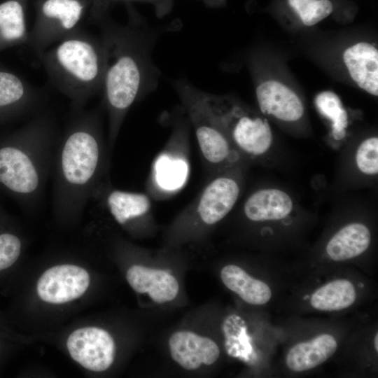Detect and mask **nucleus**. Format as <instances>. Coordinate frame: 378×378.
<instances>
[{
    "instance_id": "26",
    "label": "nucleus",
    "mask_w": 378,
    "mask_h": 378,
    "mask_svg": "<svg viewBox=\"0 0 378 378\" xmlns=\"http://www.w3.org/2000/svg\"><path fill=\"white\" fill-rule=\"evenodd\" d=\"M22 251L20 237L9 232H0V271L12 266Z\"/></svg>"
},
{
    "instance_id": "21",
    "label": "nucleus",
    "mask_w": 378,
    "mask_h": 378,
    "mask_svg": "<svg viewBox=\"0 0 378 378\" xmlns=\"http://www.w3.org/2000/svg\"><path fill=\"white\" fill-rule=\"evenodd\" d=\"M220 278L228 289L248 304L262 305L271 299L270 286L264 281L252 277L237 265H225L220 271Z\"/></svg>"
},
{
    "instance_id": "29",
    "label": "nucleus",
    "mask_w": 378,
    "mask_h": 378,
    "mask_svg": "<svg viewBox=\"0 0 378 378\" xmlns=\"http://www.w3.org/2000/svg\"><path fill=\"white\" fill-rule=\"evenodd\" d=\"M374 346L376 351H378V335L376 333L374 337Z\"/></svg>"
},
{
    "instance_id": "23",
    "label": "nucleus",
    "mask_w": 378,
    "mask_h": 378,
    "mask_svg": "<svg viewBox=\"0 0 378 378\" xmlns=\"http://www.w3.org/2000/svg\"><path fill=\"white\" fill-rule=\"evenodd\" d=\"M188 172L187 162L181 158L164 153L155 164V178L160 188L176 190L184 183Z\"/></svg>"
},
{
    "instance_id": "9",
    "label": "nucleus",
    "mask_w": 378,
    "mask_h": 378,
    "mask_svg": "<svg viewBox=\"0 0 378 378\" xmlns=\"http://www.w3.org/2000/svg\"><path fill=\"white\" fill-rule=\"evenodd\" d=\"M90 281V275L84 268L72 264L57 265L40 276L36 292L44 302L64 304L83 295Z\"/></svg>"
},
{
    "instance_id": "27",
    "label": "nucleus",
    "mask_w": 378,
    "mask_h": 378,
    "mask_svg": "<svg viewBox=\"0 0 378 378\" xmlns=\"http://www.w3.org/2000/svg\"><path fill=\"white\" fill-rule=\"evenodd\" d=\"M332 11V3L328 0H315L300 16L307 26L314 25L328 16Z\"/></svg>"
},
{
    "instance_id": "11",
    "label": "nucleus",
    "mask_w": 378,
    "mask_h": 378,
    "mask_svg": "<svg viewBox=\"0 0 378 378\" xmlns=\"http://www.w3.org/2000/svg\"><path fill=\"white\" fill-rule=\"evenodd\" d=\"M41 93L16 74L0 69V123L35 110Z\"/></svg>"
},
{
    "instance_id": "3",
    "label": "nucleus",
    "mask_w": 378,
    "mask_h": 378,
    "mask_svg": "<svg viewBox=\"0 0 378 378\" xmlns=\"http://www.w3.org/2000/svg\"><path fill=\"white\" fill-rule=\"evenodd\" d=\"M58 138L48 113L0 138V190L21 206L36 207L40 202Z\"/></svg>"
},
{
    "instance_id": "7",
    "label": "nucleus",
    "mask_w": 378,
    "mask_h": 378,
    "mask_svg": "<svg viewBox=\"0 0 378 378\" xmlns=\"http://www.w3.org/2000/svg\"><path fill=\"white\" fill-rule=\"evenodd\" d=\"M194 127L202 155L208 164L220 167L237 159V152L220 127L201 104L197 88L185 80L174 84Z\"/></svg>"
},
{
    "instance_id": "24",
    "label": "nucleus",
    "mask_w": 378,
    "mask_h": 378,
    "mask_svg": "<svg viewBox=\"0 0 378 378\" xmlns=\"http://www.w3.org/2000/svg\"><path fill=\"white\" fill-rule=\"evenodd\" d=\"M315 103L319 112L331 120L335 139H342L345 135L348 117L340 98L334 92L326 91L316 96Z\"/></svg>"
},
{
    "instance_id": "12",
    "label": "nucleus",
    "mask_w": 378,
    "mask_h": 378,
    "mask_svg": "<svg viewBox=\"0 0 378 378\" xmlns=\"http://www.w3.org/2000/svg\"><path fill=\"white\" fill-rule=\"evenodd\" d=\"M172 358L186 370H195L202 364L210 365L219 357L220 349L209 337L190 331H178L169 340Z\"/></svg>"
},
{
    "instance_id": "5",
    "label": "nucleus",
    "mask_w": 378,
    "mask_h": 378,
    "mask_svg": "<svg viewBox=\"0 0 378 378\" xmlns=\"http://www.w3.org/2000/svg\"><path fill=\"white\" fill-rule=\"evenodd\" d=\"M197 95L205 110L239 149L254 156L268 150L272 133L266 120L251 115L227 98L199 89Z\"/></svg>"
},
{
    "instance_id": "18",
    "label": "nucleus",
    "mask_w": 378,
    "mask_h": 378,
    "mask_svg": "<svg viewBox=\"0 0 378 378\" xmlns=\"http://www.w3.org/2000/svg\"><path fill=\"white\" fill-rule=\"evenodd\" d=\"M293 209L290 197L275 188L259 190L246 201L244 211L252 221L277 220L286 217Z\"/></svg>"
},
{
    "instance_id": "1",
    "label": "nucleus",
    "mask_w": 378,
    "mask_h": 378,
    "mask_svg": "<svg viewBox=\"0 0 378 378\" xmlns=\"http://www.w3.org/2000/svg\"><path fill=\"white\" fill-rule=\"evenodd\" d=\"M74 111L55 148L52 207L64 220L81 215L105 183L106 148L97 109Z\"/></svg>"
},
{
    "instance_id": "6",
    "label": "nucleus",
    "mask_w": 378,
    "mask_h": 378,
    "mask_svg": "<svg viewBox=\"0 0 378 378\" xmlns=\"http://www.w3.org/2000/svg\"><path fill=\"white\" fill-rule=\"evenodd\" d=\"M90 0H34L36 17L28 44L37 55L80 28Z\"/></svg>"
},
{
    "instance_id": "31",
    "label": "nucleus",
    "mask_w": 378,
    "mask_h": 378,
    "mask_svg": "<svg viewBox=\"0 0 378 378\" xmlns=\"http://www.w3.org/2000/svg\"><path fill=\"white\" fill-rule=\"evenodd\" d=\"M101 1V0H92L91 2H92V3H93V2H98V1Z\"/></svg>"
},
{
    "instance_id": "4",
    "label": "nucleus",
    "mask_w": 378,
    "mask_h": 378,
    "mask_svg": "<svg viewBox=\"0 0 378 378\" xmlns=\"http://www.w3.org/2000/svg\"><path fill=\"white\" fill-rule=\"evenodd\" d=\"M38 56L51 83L70 100L73 111L83 109L101 92L107 52L100 36L80 27Z\"/></svg>"
},
{
    "instance_id": "30",
    "label": "nucleus",
    "mask_w": 378,
    "mask_h": 378,
    "mask_svg": "<svg viewBox=\"0 0 378 378\" xmlns=\"http://www.w3.org/2000/svg\"><path fill=\"white\" fill-rule=\"evenodd\" d=\"M1 207H2V206H1V202H0V215H2V214H3Z\"/></svg>"
},
{
    "instance_id": "8",
    "label": "nucleus",
    "mask_w": 378,
    "mask_h": 378,
    "mask_svg": "<svg viewBox=\"0 0 378 378\" xmlns=\"http://www.w3.org/2000/svg\"><path fill=\"white\" fill-rule=\"evenodd\" d=\"M66 347L71 358L83 368L102 372L113 363L115 346L111 335L97 327H85L70 334Z\"/></svg>"
},
{
    "instance_id": "28",
    "label": "nucleus",
    "mask_w": 378,
    "mask_h": 378,
    "mask_svg": "<svg viewBox=\"0 0 378 378\" xmlns=\"http://www.w3.org/2000/svg\"><path fill=\"white\" fill-rule=\"evenodd\" d=\"M315 0H288L290 6L300 16L306 10L307 6Z\"/></svg>"
},
{
    "instance_id": "13",
    "label": "nucleus",
    "mask_w": 378,
    "mask_h": 378,
    "mask_svg": "<svg viewBox=\"0 0 378 378\" xmlns=\"http://www.w3.org/2000/svg\"><path fill=\"white\" fill-rule=\"evenodd\" d=\"M256 97L261 111L284 121H296L303 115L298 96L283 83L267 80L258 85Z\"/></svg>"
},
{
    "instance_id": "15",
    "label": "nucleus",
    "mask_w": 378,
    "mask_h": 378,
    "mask_svg": "<svg viewBox=\"0 0 378 378\" xmlns=\"http://www.w3.org/2000/svg\"><path fill=\"white\" fill-rule=\"evenodd\" d=\"M130 286L139 293H147L157 303L173 300L178 292L176 278L167 271L134 265L126 274Z\"/></svg>"
},
{
    "instance_id": "17",
    "label": "nucleus",
    "mask_w": 378,
    "mask_h": 378,
    "mask_svg": "<svg viewBox=\"0 0 378 378\" xmlns=\"http://www.w3.org/2000/svg\"><path fill=\"white\" fill-rule=\"evenodd\" d=\"M337 348L335 338L332 335L323 333L294 345L286 355V364L293 372H304L324 363Z\"/></svg>"
},
{
    "instance_id": "16",
    "label": "nucleus",
    "mask_w": 378,
    "mask_h": 378,
    "mask_svg": "<svg viewBox=\"0 0 378 378\" xmlns=\"http://www.w3.org/2000/svg\"><path fill=\"white\" fill-rule=\"evenodd\" d=\"M343 60L354 81L360 88L377 96V49L369 43L360 42L344 51Z\"/></svg>"
},
{
    "instance_id": "20",
    "label": "nucleus",
    "mask_w": 378,
    "mask_h": 378,
    "mask_svg": "<svg viewBox=\"0 0 378 378\" xmlns=\"http://www.w3.org/2000/svg\"><path fill=\"white\" fill-rule=\"evenodd\" d=\"M371 234L367 226L360 223L348 224L329 240L326 251L330 259L344 261L363 253L369 247Z\"/></svg>"
},
{
    "instance_id": "10",
    "label": "nucleus",
    "mask_w": 378,
    "mask_h": 378,
    "mask_svg": "<svg viewBox=\"0 0 378 378\" xmlns=\"http://www.w3.org/2000/svg\"><path fill=\"white\" fill-rule=\"evenodd\" d=\"M240 192L232 177L220 176L212 179L190 206L198 219L207 225L221 220L233 208Z\"/></svg>"
},
{
    "instance_id": "19",
    "label": "nucleus",
    "mask_w": 378,
    "mask_h": 378,
    "mask_svg": "<svg viewBox=\"0 0 378 378\" xmlns=\"http://www.w3.org/2000/svg\"><path fill=\"white\" fill-rule=\"evenodd\" d=\"M28 0H5L0 3V52L29 43L26 8Z\"/></svg>"
},
{
    "instance_id": "22",
    "label": "nucleus",
    "mask_w": 378,
    "mask_h": 378,
    "mask_svg": "<svg viewBox=\"0 0 378 378\" xmlns=\"http://www.w3.org/2000/svg\"><path fill=\"white\" fill-rule=\"evenodd\" d=\"M356 299V290L354 284L347 279H340L318 288L312 295L310 303L315 309L333 312L348 308Z\"/></svg>"
},
{
    "instance_id": "25",
    "label": "nucleus",
    "mask_w": 378,
    "mask_h": 378,
    "mask_svg": "<svg viewBox=\"0 0 378 378\" xmlns=\"http://www.w3.org/2000/svg\"><path fill=\"white\" fill-rule=\"evenodd\" d=\"M358 169L366 175H375L378 172V139L370 137L358 146L356 154Z\"/></svg>"
},
{
    "instance_id": "2",
    "label": "nucleus",
    "mask_w": 378,
    "mask_h": 378,
    "mask_svg": "<svg viewBox=\"0 0 378 378\" xmlns=\"http://www.w3.org/2000/svg\"><path fill=\"white\" fill-rule=\"evenodd\" d=\"M97 22L107 52L101 92L108 113V139L112 146L131 106L156 88L160 73L150 57L156 35L132 24Z\"/></svg>"
},
{
    "instance_id": "14",
    "label": "nucleus",
    "mask_w": 378,
    "mask_h": 378,
    "mask_svg": "<svg viewBox=\"0 0 378 378\" xmlns=\"http://www.w3.org/2000/svg\"><path fill=\"white\" fill-rule=\"evenodd\" d=\"M93 200H101L115 220L121 225L144 216L151 206L147 195L115 189L106 182Z\"/></svg>"
}]
</instances>
